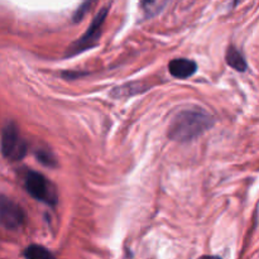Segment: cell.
Returning <instances> with one entry per match:
<instances>
[{
  "label": "cell",
  "mask_w": 259,
  "mask_h": 259,
  "mask_svg": "<svg viewBox=\"0 0 259 259\" xmlns=\"http://www.w3.org/2000/svg\"><path fill=\"white\" fill-rule=\"evenodd\" d=\"M211 116L202 110H185L177 114L168 128L169 138L176 142H190L211 128Z\"/></svg>",
  "instance_id": "cell-1"
},
{
  "label": "cell",
  "mask_w": 259,
  "mask_h": 259,
  "mask_svg": "<svg viewBox=\"0 0 259 259\" xmlns=\"http://www.w3.org/2000/svg\"><path fill=\"white\" fill-rule=\"evenodd\" d=\"M24 187L33 199L45 202L50 206H55L57 204V194H56L55 187L39 172H28L25 175Z\"/></svg>",
  "instance_id": "cell-2"
},
{
  "label": "cell",
  "mask_w": 259,
  "mask_h": 259,
  "mask_svg": "<svg viewBox=\"0 0 259 259\" xmlns=\"http://www.w3.org/2000/svg\"><path fill=\"white\" fill-rule=\"evenodd\" d=\"M108 12V8H103V9L95 15V18H94V20L91 22L90 27L86 30L85 34L81 38H78L76 42H73L72 45L67 48V51H66V57H72V56L80 55L81 52H85V51L90 50L91 47H94V46L98 43L101 34V28H103L104 22H105Z\"/></svg>",
  "instance_id": "cell-3"
},
{
  "label": "cell",
  "mask_w": 259,
  "mask_h": 259,
  "mask_svg": "<svg viewBox=\"0 0 259 259\" xmlns=\"http://www.w3.org/2000/svg\"><path fill=\"white\" fill-rule=\"evenodd\" d=\"M3 156L9 161H20L27 154V143L20 137L19 131L14 123H8L2 133Z\"/></svg>",
  "instance_id": "cell-4"
},
{
  "label": "cell",
  "mask_w": 259,
  "mask_h": 259,
  "mask_svg": "<svg viewBox=\"0 0 259 259\" xmlns=\"http://www.w3.org/2000/svg\"><path fill=\"white\" fill-rule=\"evenodd\" d=\"M25 215L22 207L7 197L0 194V227L7 229H17L24 223Z\"/></svg>",
  "instance_id": "cell-5"
},
{
  "label": "cell",
  "mask_w": 259,
  "mask_h": 259,
  "mask_svg": "<svg viewBox=\"0 0 259 259\" xmlns=\"http://www.w3.org/2000/svg\"><path fill=\"white\" fill-rule=\"evenodd\" d=\"M169 73L176 78H189L194 75L197 70L196 62L187 58H176L172 60L168 65Z\"/></svg>",
  "instance_id": "cell-6"
},
{
  "label": "cell",
  "mask_w": 259,
  "mask_h": 259,
  "mask_svg": "<svg viewBox=\"0 0 259 259\" xmlns=\"http://www.w3.org/2000/svg\"><path fill=\"white\" fill-rule=\"evenodd\" d=\"M225 60L227 63L232 68L237 70L238 72H244L247 70V62H245L244 57L242 56V53L237 50L235 47L230 46L227 51V56H225Z\"/></svg>",
  "instance_id": "cell-7"
},
{
  "label": "cell",
  "mask_w": 259,
  "mask_h": 259,
  "mask_svg": "<svg viewBox=\"0 0 259 259\" xmlns=\"http://www.w3.org/2000/svg\"><path fill=\"white\" fill-rule=\"evenodd\" d=\"M25 259H56L55 255L50 252L48 249H46L42 245L32 244L25 249L24 252Z\"/></svg>",
  "instance_id": "cell-8"
},
{
  "label": "cell",
  "mask_w": 259,
  "mask_h": 259,
  "mask_svg": "<svg viewBox=\"0 0 259 259\" xmlns=\"http://www.w3.org/2000/svg\"><path fill=\"white\" fill-rule=\"evenodd\" d=\"M35 156H37L38 161H39L40 163L45 164V166L47 167H56V164H57L56 157L53 156L50 151H47V149H38Z\"/></svg>",
  "instance_id": "cell-9"
},
{
  "label": "cell",
  "mask_w": 259,
  "mask_h": 259,
  "mask_svg": "<svg viewBox=\"0 0 259 259\" xmlns=\"http://www.w3.org/2000/svg\"><path fill=\"white\" fill-rule=\"evenodd\" d=\"M166 3L164 2H147L142 3V7H144V12L147 15H154L161 10L162 7H164Z\"/></svg>",
  "instance_id": "cell-10"
},
{
  "label": "cell",
  "mask_w": 259,
  "mask_h": 259,
  "mask_svg": "<svg viewBox=\"0 0 259 259\" xmlns=\"http://www.w3.org/2000/svg\"><path fill=\"white\" fill-rule=\"evenodd\" d=\"M90 7H91V3H83V4L76 10L75 14H73V18H72L73 22H80V20L82 19L83 15H85V13L90 9Z\"/></svg>",
  "instance_id": "cell-11"
},
{
  "label": "cell",
  "mask_w": 259,
  "mask_h": 259,
  "mask_svg": "<svg viewBox=\"0 0 259 259\" xmlns=\"http://www.w3.org/2000/svg\"><path fill=\"white\" fill-rule=\"evenodd\" d=\"M199 259H222V258L218 257V255H202V257Z\"/></svg>",
  "instance_id": "cell-12"
}]
</instances>
